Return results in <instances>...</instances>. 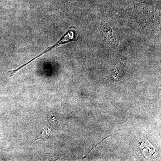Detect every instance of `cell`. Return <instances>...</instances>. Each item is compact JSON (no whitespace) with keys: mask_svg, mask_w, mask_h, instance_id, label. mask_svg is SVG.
Listing matches in <instances>:
<instances>
[{"mask_svg":"<svg viewBox=\"0 0 161 161\" xmlns=\"http://www.w3.org/2000/svg\"><path fill=\"white\" fill-rule=\"evenodd\" d=\"M80 35L78 34V32L75 30V29H74V28H73V27H71V28L63 36L60 38V40H58V42L56 43H55L53 45L47 47L44 51L41 53L40 54L38 55V56L36 57V58H33L32 60H30V61L27 62V63L25 64H23V65H22V66L18 68L17 69L12 70L10 71L12 75H14L20 69L23 68L24 67L26 66L28 64L31 63L32 61H34V60L36 59L37 58L41 57L42 55H44V54L51 51L54 48H56V47H58L60 46V45L65 44V43L73 42V41H77V40L80 39Z\"/></svg>","mask_w":161,"mask_h":161,"instance_id":"6da1fadb","label":"cell"},{"mask_svg":"<svg viewBox=\"0 0 161 161\" xmlns=\"http://www.w3.org/2000/svg\"><path fill=\"white\" fill-rule=\"evenodd\" d=\"M139 147L147 158L152 159L153 157H155L156 150L149 141L141 142Z\"/></svg>","mask_w":161,"mask_h":161,"instance_id":"7a4b0ae2","label":"cell"}]
</instances>
